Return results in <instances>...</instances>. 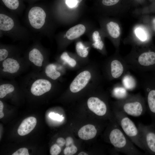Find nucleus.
Segmentation results:
<instances>
[{"label": "nucleus", "mask_w": 155, "mask_h": 155, "mask_svg": "<svg viewBox=\"0 0 155 155\" xmlns=\"http://www.w3.org/2000/svg\"><path fill=\"white\" fill-rule=\"evenodd\" d=\"M124 58L129 69L139 74L155 72V48L150 44L133 47Z\"/></svg>", "instance_id": "obj_1"}, {"label": "nucleus", "mask_w": 155, "mask_h": 155, "mask_svg": "<svg viewBox=\"0 0 155 155\" xmlns=\"http://www.w3.org/2000/svg\"><path fill=\"white\" fill-rule=\"evenodd\" d=\"M20 85L29 90L35 96H40L50 92L60 84L49 79L40 72L32 71L22 77Z\"/></svg>", "instance_id": "obj_2"}, {"label": "nucleus", "mask_w": 155, "mask_h": 155, "mask_svg": "<svg viewBox=\"0 0 155 155\" xmlns=\"http://www.w3.org/2000/svg\"><path fill=\"white\" fill-rule=\"evenodd\" d=\"M108 135L110 142L120 153L127 155H142L143 153L127 137L114 118Z\"/></svg>", "instance_id": "obj_3"}, {"label": "nucleus", "mask_w": 155, "mask_h": 155, "mask_svg": "<svg viewBox=\"0 0 155 155\" xmlns=\"http://www.w3.org/2000/svg\"><path fill=\"white\" fill-rule=\"evenodd\" d=\"M129 69L124 57L119 54V51H116L104 61L102 67L103 76L108 81L121 79Z\"/></svg>", "instance_id": "obj_4"}, {"label": "nucleus", "mask_w": 155, "mask_h": 155, "mask_svg": "<svg viewBox=\"0 0 155 155\" xmlns=\"http://www.w3.org/2000/svg\"><path fill=\"white\" fill-rule=\"evenodd\" d=\"M145 99L138 93L130 94L126 98L116 100L114 102L115 107L127 115L134 117L143 115L146 110Z\"/></svg>", "instance_id": "obj_5"}, {"label": "nucleus", "mask_w": 155, "mask_h": 155, "mask_svg": "<svg viewBox=\"0 0 155 155\" xmlns=\"http://www.w3.org/2000/svg\"><path fill=\"white\" fill-rule=\"evenodd\" d=\"M114 114L118 123L127 137L137 146L145 150L137 126L122 111L115 107Z\"/></svg>", "instance_id": "obj_6"}, {"label": "nucleus", "mask_w": 155, "mask_h": 155, "mask_svg": "<svg viewBox=\"0 0 155 155\" xmlns=\"http://www.w3.org/2000/svg\"><path fill=\"white\" fill-rule=\"evenodd\" d=\"M29 67L24 58L11 56L0 62V78L14 80L26 71Z\"/></svg>", "instance_id": "obj_7"}, {"label": "nucleus", "mask_w": 155, "mask_h": 155, "mask_svg": "<svg viewBox=\"0 0 155 155\" xmlns=\"http://www.w3.org/2000/svg\"><path fill=\"white\" fill-rule=\"evenodd\" d=\"M139 74L140 79L138 83L144 92L145 101L150 111L155 114V72Z\"/></svg>", "instance_id": "obj_8"}, {"label": "nucleus", "mask_w": 155, "mask_h": 155, "mask_svg": "<svg viewBox=\"0 0 155 155\" xmlns=\"http://www.w3.org/2000/svg\"><path fill=\"white\" fill-rule=\"evenodd\" d=\"M33 71L41 72L49 61L48 57L38 49L34 48L30 51L27 56L24 58Z\"/></svg>", "instance_id": "obj_9"}, {"label": "nucleus", "mask_w": 155, "mask_h": 155, "mask_svg": "<svg viewBox=\"0 0 155 155\" xmlns=\"http://www.w3.org/2000/svg\"><path fill=\"white\" fill-rule=\"evenodd\" d=\"M67 69L62 64L56 61L48 63L40 72L49 79L58 82L65 74Z\"/></svg>", "instance_id": "obj_10"}, {"label": "nucleus", "mask_w": 155, "mask_h": 155, "mask_svg": "<svg viewBox=\"0 0 155 155\" xmlns=\"http://www.w3.org/2000/svg\"><path fill=\"white\" fill-rule=\"evenodd\" d=\"M106 95L102 94L101 96H91L87 101L88 108L97 115L105 116L107 113L108 106Z\"/></svg>", "instance_id": "obj_11"}, {"label": "nucleus", "mask_w": 155, "mask_h": 155, "mask_svg": "<svg viewBox=\"0 0 155 155\" xmlns=\"http://www.w3.org/2000/svg\"><path fill=\"white\" fill-rule=\"evenodd\" d=\"M133 36L129 43L133 47H139L150 45V38L147 28L144 26L138 25L135 26L133 30Z\"/></svg>", "instance_id": "obj_12"}, {"label": "nucleus", "mask_w": 155, "mask_h": 155, "mask_svg": "<svg viewBox=\"0 0 155 155\" xmlns=\"http://www.w3.org/2000/svg\"><path fill=\"white\" fill-rule=\"evenodd\" d=\"M57 61L62 64L67 69L71 70L80 69L87 65L77 55H71L66 51L61 54Z\"/></svg>", "instance_id": "obj_13"}, {"label": "nucleus", "mask_w": 155, "mask_h": 155, "mask_svg": "<svg viewBox=\"0 0 155 155\" xmlns=\"http://www.w3.org/2000/svg\"><path fill=\"white\" fill-rule=\"evenodd\" d=\"M137 127L142 143L146 149H148L155 153V133L150 129L149 127L142 123H139Z\"/></svg>", "instance_id": "obj_14"}, {"label": "nucleus", "mask_w": 155, "mask_h": 155, "mask_svg": "<svg viewBox=\"0 0 155 155\" xmlns=\"http://www.w3.org/2000/svg\"><path fill=\"white\" fill-rule=\"evenodd\" d=\"M28 17L30 24L34 28L39 29L44 25L46 17V14L41 8L34 7L30 10Z\"/></svg>", "instance_id": "obj_15"}, {"label": "nucleus", "mask_w": 155, "mask_h": 155, "mask_svg": "<svg viewBox=\"0 0 155 155\" xmlns=\"http://www.w3.org/2000/svg\"><path fill=\"white\" fill-rule=\"evenodd\" d=\"M106 28L108 34L112 39L116 51H118L121 32L120 25L116 22L110 21L107 23Z\"/></svg>", "instance_id": "obj_16"}, {"label": "nucleus", "mask_w": 155, "mask_h": 155, "mask_svg": "<svg viewBox=\"0 0 155 155\" xmlns=\"http://www.w3.org/2000/svg\"><path fill=\"white\" fill-rule=\"evenodd\" d=\"M36 118L33 117H28L24 119L19 126L18 133L20 136L26 135L35 128L36 124Z\"/></svg>", "instance_id": "obj_17"}, {"label": "nucleus", "mask_w": 155, "mask_h": 155, "mask_svg": "<svg viewBox=\"0 0 155 155\" xmlns=\"http://www.w3.org/2000/svg\"><path fill=\"white\" fill-rule=\"evenodd\" d=\"M97 131L94 126L88 124L82 127L78 132L79 137L83 140H88L94 138Z\"/></svg>", "instance_id": "obj_18"}, {"label": "nucleus", "mask_w": 155, "mask_h": 155, "mask_svg": "<svg viewBox=\"0 0 155 155\" xmlns=\"http://www.w3.org/2000/svg\"><path fill=\"white\" fill-rule=\"evenodd\" d=\"M121 83L128 91H132L137 88L138 82L128 71L120 79Z\"/></svg>", "instance_id": "obj_19"}, {"label": "nucleus", "mask_w": 155, "mask_h": 155, "mask_svg": "<svg viewBox=\"0 0 155 155\" xmlns=\"http://www.w3.org/2000/svg\"><path fill=\"white\" fill-rule=\"evenodd\" d=\"M111 94L113 98L119 100L126 98L130 94L121 83H118L115 84L112 88Z\"/></svg>", "instance_id": "obj_20"}, {"label": "nucleus", "mask_w": 155, "mask_h": 155, "mask_svg": "<svg viewBox=\"0 0 155 155\" xmlns=\"http://www.w3.org/2000/svg\"><path fill=\"white\" fill-rule=\"evenodd\" d=\"M86 30V28L84 25L78 24L69 28L66 32L65 36L69 40H73L82 35Z\"/></svg>", "instance_id": "obj_21"}, {"label": "nucleus", "mask_w": 155, "mask_h": 155, "mask_svg": "<svg viewBox=\"0 0 155 155\" xmlns=\"http://www.w3.org/2000/svg\"><path fill=\"white\" fill-rule=\"evenodd\" d=\"M89 48L80 41L77 42L75 44V49L77 55L86 65L90 63L88 58Z\"/></svg>", "instance_id": "obj_22"}, {"label": "nucleus", "mask_w": 155, "mask_h": 155, "mask_svg": "<svg viewBox=\"0 0 155 155\" xmlns=\"http://www.w3.org/2000/svg\"><path fill=\"white\" fill-rule=\"evenodd\" d=\"M92 46L98 50L103 55H106L105 45L103 40L102 39L98 31H94L92 34Z\"/></svg>", "instance_id": "obj_23"}, {"label": "nucleus", "mask_w": 155, "mask_h": 155, "mask_svg": "<svg viewBox=\"0 0 155 155\" xmlns=\"http://www.w3.org/2000/svg\"><path fill=\"white\" fill-rule=\"evenodd\" d=\"M14 23L10 17L3 14H0V29L5 31H9L13 27Z\"/></svg>", "instance_id": "obj_24"}, {"label": "nucleus", "mask_w": 155, "mask_h": 155, "mask_svg": "<svg viewBox=\"0 0 155 155\" xmlns=\"http://www.w3.org/2000/svg\"><path fill=\"white\" fill-rule=\"evenodd\" d=\"M5 5L8 8L13 10L17 9L19 5L18 0H2Z\"/></svg>", "instance_id": "obj_25"}, {"label": "nucleus", "mask_w": 155, "mask_h": 155, "mask_svg": "<svg viewBox=\"0 0 155 155\" xmlns=\"http://www.w3.org/2000/svg\"><path fill=\"white\" fill-rule=\"evenodd\" d=\"M77 151V148L73 144L66 147L64 150V154L65 155H72Z\"/></svg>", "instance_id": "obj_26"}, {"label": "nucleus", "mask_w": 155, "mask_h": 155, "mask_svg": "<svg viewBox=\"0 0 155 155\" xmlns=\"http://www.w3.org/2000/svg\"><path fill=\"white\" fill-rule=\"evenodd\" d=\"M82 0H65V3L68 7L71 8H76Z\"/></svg>", "instance_id": "obj_27"}, {"label": "nucleus", "mask_w": 155, "mask_h": 155, "mask_svg": "<svg viewBox=\"0 0 155 155\" xmlns=\"http://www.w3.org/2000/svg\"><path fill=\"white\" fill-rule=\"evenodd\" d=\"M61 151V147L57 144H55L51 147L50 152L51 155H57L60 153Z\"/></svg>", "instance_id": "obj_28"}, {"label": "nucleus", "mask_w": 155, "mask_h": 155, "mask_svg": "<svg viewBox=\"0 0 155 155\" xmlns=\"http://www.w3.org/2000/svg\"><path fill=\"white\" fill-rule=\"evenodd\" d=\"M49 116L51 119L58 121H61L64 119L62 115H61L53 112L50 113L49 114Z\"/></svg>", "instance_id": "obj_29"}, {"label": "nucleus", "mask_w": 155, "mask_h": 155, "mask_svg": "<svg viewBox=\"0 0 155 155\" xmlns=\"http://www.w3.org/2000/svg\"><path fill=\"white\" fill-rule=\"evenodd\" d=\"M12 155H29L28 149L25 148H21L13 153Z\"/></svg>", "instance_id": "obj_30"}, {"label": "nucleus", "mask_w": 155, "mask_h": 155, "mask_svg": "<svg viewBox=\"0 0 155 155\" xmlns=\"http://www.w3.org/2000/svg\"><path fill=\"white\" fill-rule=\"evenodd\" d=\"M120 0H102V4L106 6H111L117 4Z\"/></svg>", "instance_id": "obj_31"}, {"label": "nucleus", "mask_w": 155, "mask_h": 155, "mask_svg": "<svg viewBox=\"0 0 155 155\" xmlns=\"http://www.w3.org/2000/svg\"><path fill=\"white\" fill-rule=\"evenodd\" d=\"M56 142L59 147H62L65 144V140L62 137H59L57 139Z\"/></svg>", "instance_id": "obj_32"}, {"label": "nucleus", "mask_w": 155, "mask_h": 155, "mask_svg": "<svg viewBox=\"0 0 155 155\" xmlns=\"http://www.w3.org/2000/svg\"><path fill=\"white\" fill-rule=\"evenodd\" d=\"M65 144L66 147L69 146L73 144V139L70 137H67L66 139Z\"/></svg>", "instance_id": "obj_33"}, {"label": "nucleus", "mask_w": 155, "mask_h": 155, "mask_svg": "<svg viewBox=\"0 0 155 155\" xmlns=\"http://www.w3.org/2000/svg\"><path fill=\"white\" fill-rule=\"evenodd\" d=\"M3 103L1 101H0V119L2 118L4 116V114L3 112Z\"/></svg>", "instance_id": "obj_34"}, {"label": "nucleus", "mask_w": 155, "mask_h": 155, "mask_svg": "<svg viewBox=\"0 0 155 155\" xmlns=\"http://www.w3.org/2000/svg\"><path fill=\"white\" fill-rule=\"evenodd\" d=\"M152 24L154 29L155 31V18L153 20Z\"/></svg>", "instance_id": "obj_35"}, {"label": "nucleus", "mask_w": 155, "mask_h": 155, "mask_svg": "<svg viewBox=\"0 0 155 155\" xmlns=\"http://www.w3.org/2000/svg\"><path fill=\"white\" fill-rule=\"evenodd\" d=\"M78 155H88V154L84 152H82L80 153Z\"/></svg>", "instance_id": "obj_36"}, {"label": "nucleus", "mask_w": 155, "mask_h": 155, "mask_svg": "<svg viewBox=\"0 0 155 155\" xmlns=\"http://www.w3.org/2000/svg\"></svg>", "instance_id": "obj_37"}]
</instances>
